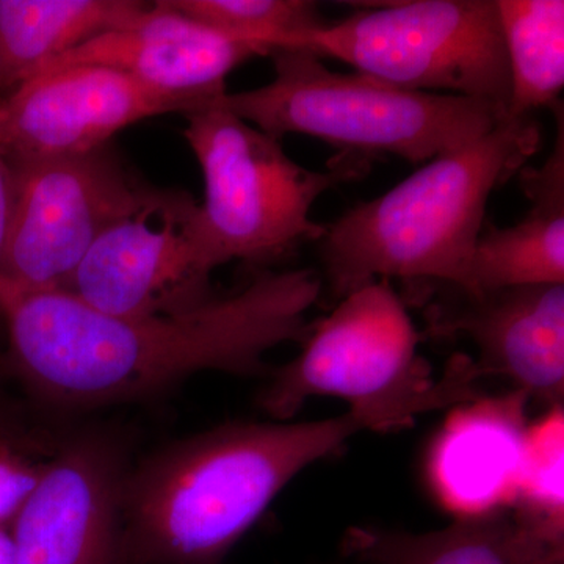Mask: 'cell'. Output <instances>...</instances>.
Here are the masks:
<instances>
[{"mask_svg": "<svg viewBox=\"0 0 564 564\" xmlns=\"http://www.w3.org/2000/svg\"><path fill=\"white\" fill-rule=\"evenodd\" d=\"M13 192V170H11L9 154L3 144L2 131H0V262H2L7 236H9Z\"/></svg>", "mask_w": 564, "mask_h": 564, "instance_id": "cell-22", "label": "cell"}, {"mask_svg": "<svg viewBox=\"0 0 564 564\" xmlns=\"http://www.w3.org/2000/svg\"><path fill=\"white\" fill-rule=\"evenodd\" d=\"M406 304L388 280L345 295L314 323L302 352L272 372L259 397L262 410L288 422L307 400L336 397L364 430L391 432L413 425L417 415L475 402L480 367L456 355L433 377Z\"/></svg>", "mask_w": 564, "mask_h": 564, "instance_id": "cell-4", "label": "cell"}, {"mask_svg": "<svg viewBox=\"0 0 564 564\" xmlns=\"http://www.w3.org/2000/svg\"><path fill=\"white\" fill-rule=\"evenodd\" d=\"M510 70L507 118L554 109L564 87L563 0H496Z\"/></svg>", "mask_w": 564, "mask_h": 564, "instance_id": "cell-18", "label": "cell"}, {"mask_svg": "<svg viewBox=\"0 0 564 564\" xmlns=\"http://www.w3.org/2000/svg\"><path fill=\"white\" fill-rule=\"evenodd\" d=\"M0 436L31 440V437L25 436V434L18 433V430L13 429L10 422H7L6 411H3L2 404H0Z\"/></svg>", "mask_w": 564, "mask_h": 564, "instance_id": "cell-24", "label": "cell"}, {"mask_svg": "<svg viewBox=\"0 0 564 564\" xmlns=\"http://www.w3.org/2000/svg\"><path fill=\"white\" fill-rule=\"evenodd\" d=\"M524 392L485 400L459 411L430 456V477L458 518L496 510L514 499L525 441Z\"/></svg>", "mask_w": 564, "mask_h": 564, "instance_id": "cell-14", "label": "cell"}, {"mask_svg": "<svg viewBox=\"0 0 564 564\" xmlns=\"http://www.w3.org/2000/svg\"><path fill=\"white\" fill-rule=\"evenodd\" d=\"M0 564H17L10 527H0Z\"/></svg>", "mask_w": 564, "mask_h": 564, "instance_id": "cell-23", "label": "cell"}, {"mask_svg": "<svg viewBox=\"0 0 564 564\" xmlns=\"http://www.w3.org/2000/svg\"><path fill=\"white\" fill-rule=\"evenodd\" d=\"M344 551L366 564H564V536L521 511L492 510L430 533L352 527Z\"/></svg>", "mask_w": 564, "mask_h": 564, "instance_id": "cell-16", "label": "cell"}, {"mask_svg": "<svg viewBox=\"0 0 564 564\" xmlns=\"http://www.w3.org/2000/svg\"><path fill=\"white\" fill-rule=\"evenodd\" d=\"M436 296L426 304L432 336L466 337L477 366L500 375L527 399L562 408L564 397V284L466 291L445 282L410 284Z\"/></svg>", "mask_w": 564, "mask_h": 564, "instance_id": "cell-12", "label": "cell"}, {"mask_svg": "<svg viewBox=\"0 0 564 564\" xmlns=\"http://www.w3.org/2000/svg\"><path fill=\"white\" fill-rule=\"evenodd\" d=\"M322 285L313 269H256L236 291L185 310L113 315L68 292L0 281V318L11 369L36 399L95 410L155 397L196 373H265L267 352L310 336Z\"/></svg>", "mask_w": 564, "mask_h": 564, "instance_id": "cell-1", "label": "cell"}, {"mask_svg": "<svg viewBox=\"0 0 564 564\" xmlns=\"http://www.w3.org/2000/svg\"><path fill=\"white\" fill-rule=\"evenodd\" d=\"M170 9L263 55L289 50L295 41L326 28L318 3L310 0H163Z\"/></svg>", "mask_w": 564, "mask_h": 564, "instance_id": "cell-19", "label": "cell"}, {"mask_svg": "<svg viewBox=\"0 0 564 564\" xmlns=\"http://www.w3.org/2000/svg\"><path fill=\"white\" fill-rule=\"evenodd\" d=\"M132 463L117 434L57 445L10 524L17 564H126L122 499Z\"/></svg>", "mask_w": 564, "mask_h": 564, "instance_id": "cell-10", "label": "cell"}, {"mask_svg": "<svg viewBox=\"0 0 564 564\" xmlns=\"http://www.w3.org/2000/svg\"><path fill=\"white\" fill-rule=\"evenodd\" d=\"M514 499L538 524L563 533V411L554 408L527 429Z\"/></svg>", "mask_w": 564, "mask_h": 564, "instance_id": "cell-20", "label": "cell"}, {"mask_svg": "<svg viewBox=\"0 0 564 564\" xmlns=\"http://www.w3.org/2000/svg\"><path fill=\"white\" fill-rule=\"evenodd\" d=\"M10 163L13 209L0 281L20 291H65L96 240L139 210L155 188L109 144Z\"/></svg>", "mask_w": 564, "mask_h": 564, "instance_id": "cell-8", "label": "cell"}, {"mask_svg": "<svg viewBox=\"0 0 564 564\" xmlns=\"http://www.w3.org/2000/svg\"><path fill=\"white\" fill-rule=\"evenodd\" d=\"M40 447L33 440L0 437V527H10L39 484L52 455H36Z\"/></svg>", "mask_w": 564, "mask_h": 564, "instance_id": "cell-21", "label": "cell"}, {"mask_svg": "<svg viewBox=\"0 0 564 564\" xmlns=\"http://www.w3.org/2000/svg\"><path fill=\"white\" fill-rule=\"evenodd\" d=\"M359 432L348 413L229 422L151 452L126 478V564H221L296 475Z\"/></svg>", "mask_w": 564, "mask_h": 564, "instance_id": "cell-2", "label": "cell"}, {"mask_svg": "<svg viewBox=\"0 0 564 564\" xmlns=\"http://www.w3.org/2000/svg\"><path fill=\"white\" fill-rule=\"evenodd\" d=\"M150 6L135 0H0V101L47 62L132 24Z\"/></svg>", "mask_w": 564, "mask_h": 564, "instance_id": "cell-17", "label": "cell"}, {"mask_svg": "<svg viewBox=\"0 0 564 564\" xmlns=\"http://www.w3.org/2000/svg\"><path fill=\"white\" fill-rule=\"evenodd\" d=\"M221 96L185 115L184 137L204 181L196 243L210 272L232 261L267 269L321 240L325 225L311 218L315 202L336 185L361 180L370 159L343 152L325 172L306 169L289 158L280 139L234 115Z\"/></svg>", "mask_w": 564, "mask_h": 564, "instance_id": "cell-6", "label": "cell"}, {"mask_svg": "<svg viewBox=\"0 0 564 564\" xmlns=\"http://www.w3.org/2000/svg\"><path fill=\"white\" fill-rule=\"evenodd\" d=\"M533 117L507 118L370 202L326 223L317 243L336 299L377 280L463 285L489 198L540 151Z\"/></svg>", "mask_w": 564, "mask_h": 564, "instance_id": "cell-3", "label": "cell"}, {"mask_svg": "<svg viewBox=\"0 0 564 564\" xmlns=\"http://www.w3.org/2000/svg\"><path fill=\"white\" fill-rule=\"evenodd\" d=\"M220 96L161 90L106 66H65L41 70L3 98L0 131L10 161L82 154L133 122L192 113Z\"/></svg>", "mask_w": 564, "mask_h": 564, "instance_id": "cell-11", "label": "cell"}, {"mask_svg": "<svg viewBox=\"0 0 564 564\" xmlns=\"http://www.w3.org/2000/svg\"><path fill=\"white\" fill-rule=\"evenodd\" d=\"M274 77L221 102L254 128L276 137H315L345 154H392L426 163L458 150L507 120L491 102L445 93L403 90L361 73H334L302 50H278Z\"/></svg>", "mask_w": 564, "mask_h": 564, "instance_id": "cell-5", "label": "cell"}, {"mask_svg": "<svg viewBox=\"0 0 564 564\" xmlns=\"http://www.w3.org/2000/svg\"><path fill=\"white\" fill-rule=\"evenodd\" d=\"M555 141L547 161L519 172L530 202L521 221L500 228L486 220L467 267L466 291L514 285L564 284V115L551 110Z\"/></svg>", "mask_w": 564, "mask_h": 564, "instance_id": "cell-15", "label": "cell"}, {"mask_svg": "<svg viewBox=\"0 0 564 564\" xmlns=\"http://www.w3.org/2000/svg\"><path fill=\"white\" fill-rule=\"evenodd\" d=\"M289 50L333 57L403 90L491 102L507 117L510 70L496 0L367 3Z\"/></svg>", "mask_w": 564, "mask_h": 564, "instance_id": "cell-7", "label": "cell"}, {"mask_svg": "<svg viewBox=\"0 0 564 564\" xmlns=\"http://www.w3.org/2000/svg\"><path fill=\"white\" fill-rule=\"evenodd\" d=\"M0 437H6V436H0ZM13 440H18V437H13Z\"/></svg>", "mask_w": 564, "mask_h": 564, "instance_id": "cell-25", "label": "cell"}, {"mask_svg": "<svg viewBox=\"0 0 564 564\" xmlns=\"http://www.w3.org/2000/svg\"><path fill=\"white\" fill-rule=\"evenodd\" d=\"M196 209L191 193L155 187L139 210L96 240L62 292L113 315L174 313L209 299Z\"/></svg>", "mask_w": 564, "mask_h": 564, "instance_id": "cell-9", "label": "cell"}, {"mask_svg": "<svg viewBox=\"0 0 564 564\" xmlns=\"http://www.w3.org/2000/svg\"><path fill=\"white\" fill-rule=\"evenodd\" d=\"M258 55L263 54L252 44L212 31L159 0L132 24L85 41L35 74L106 66L161 90L220 96L228 74Z\"/></svg>", "mask_w": 564, "mask_h": 564, "instance_id": "cell-13", "label": "cell"}]
</instances>
